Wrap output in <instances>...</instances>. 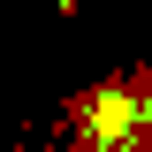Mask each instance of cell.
Returning <instances> with one entry per match:
<instances>
[{
  "mask_svg": "<svg viewBox=\"0 0 152 152\" xmlns=\"http://www.w3.org/2000/svg\"><path fill=\"white\" fill-rule=\"evenodd\" d=\"M145 129V91H91L84 107H76V137H84V152H114L122 137Z\"/></svg>",
  "mask_w": 152,
  "mask_h": 152,
  "instance_id": "obj_1",
  "label": "cell"
}]
</instances>
